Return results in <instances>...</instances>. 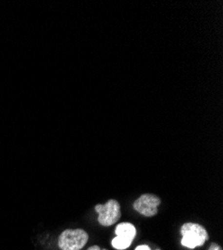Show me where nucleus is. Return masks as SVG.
Listing matches in <instances>:
<instances>
[{"label": "nucleus", "instance_id": "obj_7", "mask_svg": "<svg viewBox=\"0 0 223 250\" xmlns=\"http://www.w3.org/2000/svg\"><path fill=\"white\" fill-rule=\"evenodd\" d=\"M135 250H151L148 245H139L135 248Z\"/></svg>", "mask_w": 223, "mask_h": 250}, {"label": "nucleus", "instance_id": "obj_8", "mask_svg": "<svg viewBox=\"0 0 223 250\" xmlns=\"http://www.w3.org/2000/svg\"><path fill=\"white\" fill-rule=\"evenodd\" d=\"M87 250H107V249H100V247H99V246H97V245H93V246L89 247Z\"/></svg>", "mask_w": 223, "mask_h": 250}, {"label": "nucleus", "instance_id": "obj_5", "mask_svg": "<svg viewBox=\"0 0 223 250\" xmlns=\"http://www.w3.org/2000/svg\"><path fill=\"white\" fill-rule=\"evenodd\" d=\"M161 200L158 196L154 194H142L137 198L133 203L134 210L141 215L146 217H152L157 214L158 206Z\"/></svg>", "mask_w": 223, "mask_h": 250}, {"label": "nucleus", "instance_id": "obj_9", "mask_svg": "<svg viewBox=\"0 0 223 250\" xmlns=\"http://www.w3.org/2000/svg\"><path fill=\"white\" fill-rule=\"evenodd\" d=\"M157 250H158V249H157Z\"/></svg>", "mask_w": 223, "mask_h": 250}, {"label": "nucleus", "instance_id": "obj_6", "mask_svg": "<svg viewBox=\"0 0 223 250\" xmlns=\"http://www.w3.org/2000/svg\"><path fill=\"white\" fill-rule=\"evenodd\" d=\"M208 250H222V248L217 243H211Z\"/></svg>", "mask_w": 223, "mask_h": 250}, {"label": "nucleus", "instance_id": "obj_1", "mask_svg": "<svg viewBox=\"0 0 223 250\" xmlns=\"http://www.w3.org/2000/svg\"><path fill=\"white\" fill-rule=\"evenodd\" d=\"M180 232L182 235L181 244L190 249L202 246L209 239L206 229L197 223L188 222L183 224L180 229Z\"/></svg>", "mask_w": 223, "mask_h": 250}, {"label": "nucleus", "instance_id": "obj_2", "mask_svg": "<svg viewBox=\"0 0 223 250\" xmlns=\"http://www.w3.org/2000/svg\"><path fill=\"white\" fill-rule=\"evenodd\" d=\"M88 241V234L83 229H66L58 238L61 250H80Z\"/></svg>", "mask_w": 223, "mask_h": 250}, {"label": "nucleus", "instance_id": "obj_4", "mask_svg": "<svg viewBox=\"0 0 223 250\" xmlns=\"http://www.w3.org/2000/svg\"><path fill=\"white\" fill-rule=\"evenodd\" d=\"M116 236L112 239L111 245L117 250L128 248L136 236V228L128 222L120 223L115 228Z\"/></svg>", "mask_w": 223, "mask_h": 250}, {"label": "nucleus", "instance_id": "obj_3", "mask_svg": "<svg viewBox=\"0 0 223 250\" xmlns=\"http://www.w3.org/2000/svg\"><path fill=\"white\" fill-rule=\"evenodd\" d=\"M95 211L98 214V222L102 226H111L121 217L120 204L115 199H110L105 204H97Z\"/></svg>", "mask_w": 223, "mask_h": 250}]
</instances>
